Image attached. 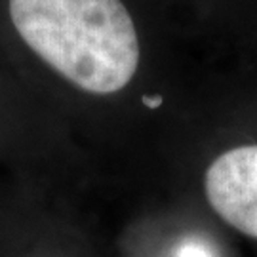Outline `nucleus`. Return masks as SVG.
I'll use <instances>...</instances> for the list:
<instances>
[{
	"label": "nucleus",
	"instance_id": "nucleus-1",
	"mask_svg": "<svg viewBox=\"0 0 257 257\" xmlns=\"http://www.w3.org/2000/svg\"><path fill=\"white\" fill-rule=\"evenodd\" d=\"M8 12L21 40L82 92L118 93L138 73V29L122 0H8Z\"/></svg>",
	"mask_w": 257,
	"mask_h": 257
},
{
	"label": "nucleus",
	"instance_id": "nucleus-2",
	"mask_svg": "<svg viewBox=\"0 0 257 257\" xmlns=\"http://www.w3.org/2000/svg\"><path fill=\"white\" fill-rule=\"evenodd\" d=\"M206 198L232 229L257 238V145L219 155L204 177Z\"/></svg>",
	"mask_w": 257,
	"mask_h": 257
},
{
	"label": "nucleus",
	"instance_id": "nucleus-3",
	"mask_svg": "<svg viewBox=\"0 0 257 257\" xmlns=\"http://www.w3.org/2000/svg\"><path fill=\"white\" fill-rule=\"evenodd\" d=\"M175 257H211L210 251L198 244H185L183 248L177 251Z\"/></svg>",
	"mask_w": 257,
	"mask_h": 257
}]
</instances>
